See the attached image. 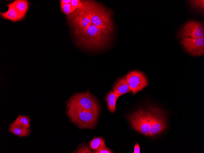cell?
<instances>
[{
	"label": "cell",
	"instance_id": "cell-1",
	"mask_svg": "<svg viewBox=\"0 0 204 153\" xmlns=\"http://www.w3.org/2000/svg\"><path fill=\"white\" fill-rule=\"evenodd\" d=\"M67 18L79 44L94 49L107 45L111 35L91 21L90 0L80 1L78 7Z\"/></svg>",
	"mask_w": 204,
	"mask_h": 153
},
{
	"label": "cell",
	"instance_id": "cell-2",
	"mask_svg": "<svg viewBox=\"0 0 204 153\" xmlns=\"http://www.w3.org/2000/svg\"><path fill=\"white\" fill-rule=\"evenodd\" d=\"M91 20L96 26L110 35L113 28L111 12L102 5L90 0Z\"/></svg>",
	"mask_w": 204,
	"mask_h": 153
},
{
	"label": "cell",
	"instance_id": "cell-3",
	"mask_svg": "<svg viewBox=\"0 0 204 153\" xmlns=\"http://www.w3.org/2000/svg\"><path fill=\"white\" fill-rule=\"evenodd\" d=\"M67 114L71 120L81 128L92 129L96 126L98 113L89 111L78 107L67 106Z\"/></svg>",
	"mask_w": 204,
	"mask_h": 153
},
{
	"label": "cell",
	"instance_id": "cell-4",
	"mask_svg": "<svg viewBox=\"0 0 204 153\" xmlns=\"http://www.w3.org/2000/svg\"><path fill=\"white\" fill-rule=\"evenodd\" d=\"M152 116V107L148 110L138 109L128 116V119L133 129L146 136H150Z\"/></svg>",
	"mask_w": 204,
	"mask_h": 153
},
{
	"label": "cell",
	"instance_id": "cell-5",
	"mask_svg": "<svg viewBox=\"0 0 204 153\" xmlns=\"http://www.w3.org/2000/svg\"><path fill=\"white\" fill-rule=\"evenodd\" d=\"M67 106H74L98 113L100 111L96 99L89 92L74 94L69 100Z\"/></svg>",
	"mask_w": 204,
	"mask_h": 153
},
{
	"label": "cell",
	"instance_id": "cell-6",
	"mask_svg": "<svg viewBox=\"0 0 204 153\" xmlns=\"http://www.w3.org/2000/svg\"><path fill=\"white\" fill-rule=\"evenodd\" d=\"M204 28L202 24L196 20L188 21L178 32L177 38H199L204 37Z\"/></svg>",
	"mask_w": 204,
	"mask_h": 153
},
{
	"label": "cell",
	"instance_id": "cell-7",
	"mask_svg": "<svg viewBox=\"0 0 204 153\" xmlns=\"http://www.w3.org/2000/svg\"><path fill=\"white\" fill-rule=\"evenodd\" d=\"M125 78L133 95L141 91L148 85L146 76L139 71H131L126 75Z\"/></svg>",
	"mask_w": 204,
	"mask_h": 153
},
{
	"label": "cell",
	"instance_id": "cell-8",
	"mask_svg": "<svg viewBox=\"0 0 204 153\" xmlns=\"http://www.w3.org/2000/svg\"><path fill=\"white\" fill-rule=\"evenodd\" d=\"M180 42L184 50L189 54L195 56L204 53V37L199 38H183Z\"/></svg>",
	"mask_w": 204,
	"mask_h": 153
},
{
	"label": "cell",
	"instance_id": "cell-9",
	"mask_svg": "<svg viewBox=\"0 0 204 153\" xmlns=\"http://www.w3.org/2000/svg\"><path fill=\"white\" fill-rule=\"evenodd\" d=\"M152 116L149 136L161 133L166 128V121L164 111L159 108L152 107Z\"/></svg>",
	"mask_w": 204,
	"mask_h": 153
},
{
	"label": "cell",
	"instance_id": "cell-10",
	"mask_svg": "<svg viewBox=\"0 0 204 153\" xmlns=\"http://www.w3.org/2000/svg\"><path fill=\"white\" fill-rule=\"evenodd\" d=\"M113 90L118 97L131 91L129 85L124 77L115 82L113 87Z\"/></svg>",
	"mask_w": 204,
	"mask_h": 153
},
{
	"label": "cell",
	"instance_id": "cell-11",
	"mask_svg": "<svg viewBox=\"0 0 204 153\" xmlns=\"http://www.w3.org/2000/svg\"><path fill=\"white\" fill-rule=\"evenodd\" d=\"M7 6L8 7L7 11L0 12V15L2 18L15 22L21 20L24 17L10 3L8 4Z\"/></svg>",
	"mask_w": 204,
	"mask_h": 153
},
{
	"label": "cell",
	"instance_id": "cell-12",
	"mask_svg": "<svg viewBox=\"0 0 204 153\" xmlns=\"http://www.w3.org/2000/svg\"><path fill=\"white\" fill-rule=\"evenodd\" d=\"M9 130L13 134L20 137L28 136L31 132L30 128L22 126L14 122L10 124Z\"/></svg>",
	"mask_w": 204,
	"mask_h": 153
},
{
	"label": "cell",
	"instance_id": "cell-13",
	"mask_svg": "<svg viewBox=\"0 0 204 153\" xmlns=\"http://www.w3.org/2000/svg\"><path fill=\"white\" fill-rule=\"evenodd\" d=\"M24 17L28 8V3L26 0H16L10 3Z\"/></svg>",
	"mask_w": 204,
	"mask_h": 153
},
{
	"label": "cell",
	"instance_id": "cell-14",
	"mask_svg": "<svg viewBox=\"0 0 204 153\" xmlns=\"http://www.w3.org/2000/svg\"><path fill=\"white\" fill-rule=\"evenodd\" d=\"M119 97L113 91H111L107 95L106 99L108 108L112 113L116 111V104L117 100Z\"/></svg>",
	"mask_w": 204,
	"mask_h": 153
},
{
	"label": "cell",
	"instance_id": "cell-15",
	"mask_svg": "<svg viewBox=\"0 0 204 153\" xmlns=\"http://www.w3.org/2000/svg\"><path fill=\"white\" fill-rule=\"evenodd\" d=\"M89 146L91 149L95 150L106 146L103 139L98 137L93 138L90 142Z\"/></svg>",
	"mask_w": 204,
	"mask_h": 153
},
{
	"label": "cell",
	"instance_id": "cell-16",
	"mask_svg": "<svg viewBox=\"0 0 204 153\" xmlns=\"http://www.w3.org/2000/svg\"><path fill=\"white\" fill-rule=\"evenodd\" d=\"M30 122L28 116L19 115L14 122L22 126L30 128Z\"/></svg>",
	"mask_w": 204,
	"mask_h": 153
},
{
	"label": "cell",
	"instance_id": "cell-17",
	"mask_svg": "<svg viewBox=\"0 0 204 153\" xmlns=\"http://www.w3.org/2000/svg\"><path fill=\"white\" fill-rule=\"evenodd\" d=\"M189 2L191 6L194 9L199 11H203L204 2L203 0H190Z\"/></svg>",
	"mask_w": 204,
	"mask_h": 153
},
{
	"label": "cell",
	"instance_id": "cell-18",
	"mask_svg": "<svg viewBox=\"0 0 204 153\" xmlns=\"http://www.w3.org/2000/svg\"><path fill=\"white\" fill-rule=\"evenodd\" d=\"M61 7L62 12L65 14H69L74 11L70 3L61 5Z\"/></svg>",
	"mask_w": 204,
	"mask_h": 153
},
{
	"label": "cell",
	"instance_id": "cell-19",
	"mask_svg": "<svg viewBox=\"0 0 204 153\" xmlns=\"http://www.w3.org/2000/svg\"><path fill=\"white\" fill-rule=\"evenodd\" d=\"M78 153H93L87 145H84L78 148L76 152Z\"/></svg>",
	"mask_w": 204,
	"mask_h": 153
},
{
	"label": "cell",
	"instance_id": "cell-20",
	"mask_svg": "<svg viewBox=\"0 0 204 153\" xmlns=\"http://www.w3.org/2000/svg\"><path fill=\"white\" fill-rule=\"evenodd\" d=\"M93 153H111L113 152L106 146L96 150Z\"/></svg>",
	"mask_w": 204,
	"mask_h": 153
},
{
	"label": "cell",
	"instance_id": "cell-21",
	"mask_svg": "<svg viewBox=\"0 0 204 153\" xmlns=\"http://www.w3.org/2000/svg\"><path fill=\"white\" fill-rule=\"evenodd\" d=\"M80 1V0H71L70 3L73 11L75 10L78 7Z\"/></svg>",
	"mask_w": 204,
	"mask_h": 153
},
{
	"label": "cell",
	"instance_id": "cell-22",
	"mask_svg": "<svg viewBox=\"0 0 204 153\" xmlns=\"http://www.w3.org/2000/svg\"><path fill=\"white\" fill-rule=\"evenodd\" d=\"M140 148L139 144L136 143L135 145L134 149V153H140Z\"/></svg>",
	"mask_w": 204,
	"mask_h": 153
},
{
	"label": "cell",
	"instance_id": "cell-23",
	"mask_svg": "<svg viewBox=\"0 0 204 153\" xmlns=\"http://www.w3.org/2000/svg\"><path fill=\"white\" fill-rule=\"evenodd\" d=\"M71 2V0H61L60 1V5L70 3Z\"/></svg>",
	"mask_w": 204,
	"mask_h": 153
}]
</instances>
